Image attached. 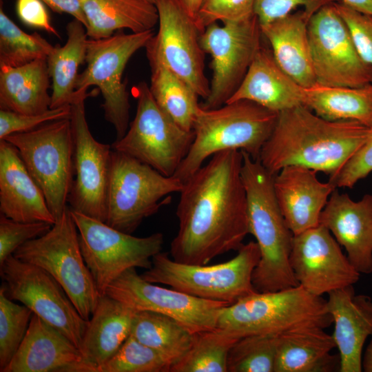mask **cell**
<instances>
[{
    "label": "cell",
    "mask_w": 372,
    "mask_h": 372,
    "mask_svg": "<svg viewBox=\"0 0 372 372\" xmlns=\"http://www.w3.org/2000/svg\"><path fill=\"white\" fill-rule=\"evenodd\" d=\"M260 258V249L254 241L243 244L231 260L212 265L178 262L161 251L152 258V267L141 276L152 283L231 304L256 291L252 276Z\"/></svg>",
    "instance_id": "obj_6"
},
{
    "label": "cell",
    "mask_w": 372,
    "mask_h": 372,
    "mask_svg": "<svg viewBox=\"0 0 372 372\" xmlns=\"http://www.w3.org/2000/svg\"><path fill=\"white\" fill-rule=\"evenodd\" d=\"M308 38L316 83L346 87L372 83V67L359 55L335 3L311 17Z\"/></svg>",
    "instance_id": "obj_16"
},
{
    "label": "cell",
    "mask_w": 372,
    "mask_h": 372,
    "mask_svg": "<svg viewBox=\"0 0 372 372\" xmlns=\"http://www.w3.org/2000/svg\"><path fill=\"white\" fill-rule=\"evenodd\" d=\"M289 259L298 285L317 296L353 285L360 279L339 243L320 224L293 235Z\"/></svg>",
    "instance_id": "obj_19"
},
{
    "label": "cell",
    "mask_w": 372,
    "mask_h": 372,
    "mask_svg": "<svg viewBox=\"0 0 372 372\" xmlns=\"http://www.w3.org/2000/svg\"><path fill=\"white\" fill-rule=\"evenodd\" d=\"M52 225L19 222L0 214V266L25 242L46 234Z\"/></svg>",
    "instance_id": "obj_41"
},
{
    "label": "cell",
    "mask_w": 372,
    "mask_h": 372,
    "mask_svg": "<svg viewBox=\"0 0 372 372\" xmlns=\"http://www.w3.org/2000/svg\"><path fill=\"white\" fill-rule=\"evenodd\" d=\"M105 294L136 311L167 316L192 333L216 329L220 310L230 304L156 285L144 280L136 268L123 272L107 287Z\"/></svg>",
    "instance_id": "obj_18"
},
{
    "label": "cell",
    "mask_w": 372,
    "mask_h": 372,
    "mask_svg": "<svg viewBox=\"0 0 372 372\" xmlns=\"http://www.w3.org/2000/svg\"><path fill=\"white\" fill-rule=\"evenodd\" d=\"M280 335H251L238 339L227 358V372H274Z\"/></svg>",
    "instance_id": "obj_37"
},
{
    "label": "cell",
    "mask_w": 372,
    "mask_h": 372,
    "mask_svg": "<svg viewBox=\"0 0 372 372\" xmlns=\"http://www.w3.org/2000/svg\"><path fill=\"white\" fill-rule=\"evenodd\" d=\"M16 9L19 18L25 25L42 29L61 38L58 31L51 24L48 12L41 0H17Z\"/></svg>",
    "instance_id": "obj_46"
},
{
    "label": "cell",
    "mask_w": 372,
    "mask_h": 372,
    "mask_svg": "<svg viewBox=\"0 0 372 372\" xmlns=\"http://www.w3.org/2000/svg\"><path fill=\"white\" fill-rule=\"evenodd\" d=\"M90 95L74 92L70 103L75 178L68 203L72 210L105 223L112 147L96 141L90 131L85 103Z\"/></svg>",
    "instance_id": "obj_17"
},
{
    "label": "cell",
    "mask_w": 372,
    "mask_h": 372,
    "mask_svg": "<svg viewBox=\"0 0 372 372\" xmlns=\"http://www.w3.org/2000/svg\"><path fill=\"white\" fill-rule=\"evenodd\" d=\"M303 90L279 66L271 50L261 45L240 85L227 103L248 100L279 113L302 105Z\"/></svg>",
    "instance_id": "obj_26"
},
{
    "label": "cell",
    "mask_w": 372,
    "mask_h": 372,
    "mask_svg": "<svg viewBox=\"0 0 372 372\" xmlns=\"http://www.w3.org/2000/svg\"><path fill=\"white\" fill-rule=\"evenodd\" d=\"M132 93L137 100L135 116L125 135L111 147L165 176H173L189 150L194 131L183 129L165 113L145 82L134 86Z\"/></svg>",
    "instance_id": "obj_11"
},
{
    "label": "cell",
    "mask_w": 372,
    "mask_h": 372,
    "mask_svg": "<svg viewBox=\"0 0 372 372\" xmlns=\"http://www.w3.org/2000/svg\"><path fill=\"white\" fill-rule=\"evenodd\" d=\"M54 46L38 32L28 34L0 8V66L19 67L46 59Z\"/></svg>",
    "instance_id": "obj_36"
},
{
    "label": "cell",
    "mask_w": 372,
    "mask_h": 372,
    "mask_svg": "<svg viewBox=\"0 0 372 372\" xmlns=\"http://www.w3.org/2000/svg\"><path fill=\"white\" fill-rule=\"evenodd\" d=\"M260 23L254 14L245 20L208 25L200 41L210 54L212 77L208 96L200 106L214 109L227 103L243 80L262 45Z\"/></svg>",
    "instance_id": "obj_13"
},
{
    "label": "cell",
    "mask_w": 372,
    "mask_h": 372,
    "mask_svg": "<svg viewBox=\"0 0 372 372\" xmlns=\"http://www.w3.org/2000/svg\"><path fill=\"white\" fill-rule=\"evenodd\" d=\"M13 256L48 272L64 289L82 318L90 319L101 295L82 255L70 207L46 234L25 242Z\"/></svg>",
    "instance_id": "obj_7"
},
{
    "label": "cell",
    "mask_w": 372,
    "mask_h": 372,
    "mask_svg": "<svg viewBox=\"0 0 372 372\" xmlns=\"http://www.w3.org/2000/svg\"><path fill=\"white\" fill-rule=\"evenodd\" d=\"M145 1H148L149 3H154V4L155 3V0H145Z\"/></svg>",
    "instance_id": "obj_51"
},
{
    "label": "cell",
    "mask_w": 372,
    "mask_h": 372,
    "mask_svg": "<svg viewBox=\"0 0 372 372\" xmlns=\"http://www.w3.org/2000/svg\"><path fill=\"white\" fill-rule=\"evenodd\" d=\"M170 369L171 364L161 354L130 335L96 372H170Z\"/></svg>",
    "instance_id": "obj_39"
},
{
    "label": "cell",
    "mask_w": 372,
    "mask_h": 372,
    "mask_svg": "<svg viewBox=\"0 0 372 372\" xmlns=\"http://www.w3.org/2000/svg\"><path fill=\"white\" fill-rule=\"evenodd\" d=\"M372 172V127L364 143L329 182L336 188H352L360 180Z\"/></svg>",
    "instance_id": "obj_45"
},
{
    "label": "cell",
    "mask_w": 372,
    "mask_h": 372,
    "mask_svg": "<svg viewBox=\"0 0 372 372\" xmlns=\"http://www.w3.org/2000/svg\"><path fill=\"white\" fill-rule=\"evenodd\" d=\"M67 41L56 45L46 59L52 82L50 108L70 105L79 66L85 62L87 35L84 25L74 19L66 26Z\"/></svg>",
    "instance_id": "obj_32"
},
{
    "label": "cell",
    "mask_w": 372,
    "mask_h": 372,
    "mask_svg": "<svg viewBox=\"0 0 372 372\" xmlns=\"http://www.w3.org/2000/svg\"><path fill=\"white\" fill-rule=\"evenodd\" d=\"M310 18L302 10L260 25L277 63L304 88L316 83L308 38Z\"/></svg>",
    "instance_id": "obj_27"
},
{
    "label": "cell",
    "mask_w": 372,
    "mask_h": 372,
    "mask_svg": "<svg viewBox=\"0 0 372 372\" xmlns=\"http://www.w3.org/2000/svg\"><path fill=\"white\" fill-rule=\"evenodd\" d=\"M316 171L298 165L287 166L273 177L276 198L293 235L319 225L320 216L331 193L330 182H320Z\"/></svg>",
    "instance_id": "obj_22"
},
{
    "label": "cell",
    "mask_w": 372,
    "mask_h": 372,
    "mask_svg": "<svg viewBox=\"0 0 372 372\" xmlns=\"http://www.w3.org/2000/svg\"><path fill=\"white\" fill-rule=\"evenodd\" d=\"M339 1L353 10L372 15V0H339Z\"/></svg>",
    "instance_id": "obj_48"
},
{
    "label": "cell",
    "mask_w": 372,
    "mask_h": 372,
    "mask_svg": "<svg viewBox=\"0 0 372 372\" xmlns=\"http://www.w3.org/2000/svg\"><path fill=\"white\" fill-rule=\"evenodd\" d=\"M238 340L219 328L194 333L189 350L170 372H227L228 354Z\"/></svg>",
    "instance_id": "obj_35"
},
{
    "label": "cell",
    "mask_w": 372,
    "mask_h": 372,
    "mask_svg": "<svg viewBox=\"0 0 372 372\" xmlns=\"http://www.w3.org/2000/svg\"><path fill=\"white\" fill-rule=\"evenodd\" d=\"M302 105L330 121H354L372 127V83L360 87H304Z\"/></svg>",
    "instance_id": "obj_31"
},
{
    "label": "cell",
    "mask_w": 372,
    "mask_h": 372,
    "mask_svg": "<svg viewBox=\"0 0 372 372\" xmlns=\"http://www.w3.org/2000/svg\"><path fill=\"white\" fill-rule=\"evenodd\" d=\"M327 296V309L334 324L331 335L339 351V371L361 372L364 345L372 335V298L355 294L353 285Z\"/></svg>",
    "instance_id": "obj_21"
},
{
    "label": "cell",
    "mask_w": 372,
    "mask_h": 372,
    "mask_svg": "<svg viewBox=\"0 0 372 372\" xmlns=\"http://www.w3.org/2000/svg\"><path fill=\"white\" fill-rule=\"evenodd\" d=\"M335 6L349 28L359 55L372 67V15L353 10L340 2L335 3Z\"/></svg>",
    "instance_id": "obj_43"
},
{
    "label": "cell",
    "mask_w": 372,
    "mask_h": 372,
    "mask_svg": "<svg viewBox=\"0 0 372 372\" xmlns=\"http://www.w3.org/2000/svg\"><path fill=\"white\" fill-rule=\"evenodd\" d=\"M362 357V371L372 372V335Z\"/></svg>",
    "instance_id": "obj_49"
},
{
    "label": "cell",
    "mask_w": 372,
    "mask_h": 372,
    "mask_svg": "<svg viewBox=\"0 0 372 372\" xmlns=\"http://www.w3.org/2000/svg\"><path fill=\"white\" fill-rule=\"evenodd\" d=\"M151 68L150 92L158 105L177 125L192 131L200 105L199 96L182 79L162 63L149 61Z\"/></svg>",
    "instance_id": "obj_34"
},
{
    "label": "cell",
    "mask_w": 372,
    "mask_h": 372,
    "mask_svg": "<svg viewBox=\"0 0 372 372\" xmlns=\"http://www.w3.org/2000/svg\"><path fill=\"white\" fill-rule=\"evenodd\" d=\"M340 2L339 0H255L254 14L260 25L284 17L298 7L310 17L323 6Z\"/></svg>",
    "instance_id": "obj_44"
},
{
    "label": "cell",
    "mask_w": 372,
    "mask_h": 372,
    "mask_svg": "<svg viewBox=\"0 0 372 372\" xmlns=\"http://www.w3.org/2000/svg\"><path fill=\"white\" fill-rule=\"evenodd\" d=\"M158 30L146 46L149 61L159 62L205 99L210 83L205 73L200 31L181 0H155Z\"/></svg>",
    "instance_id": "obj_14"
},
{
    "label": "cell",
    "mask_w": 372,
    "mask_h": 372,
    "mask_svg": "<svg viewBox=\"0 0 372 372\" xmlns=\"http://www.w3.org/2000/svg\"><path fill=\"white\" fill-rule=\"evenodd\" d=\"M136 310L104 294L88 320L79 350L76 372H96L130 335Z\"/></svg>",
    "instance_id": "obj_25"
},
{
    "label": "cell",
    "mask_w": 372,
    "mask_h": 372,
    "mask_svg": "<svg viewBox=\"0 0 372 372\" xmlns=\"http://www.w3.org/2000/svg\"><path fill=\"white\" fill-rule=\"evenodd\" d=\"M70 210L78 229L82 255L101 296L126 270L149 269L151 259L161 251L164 242L161 233L136 237Z\"/></svg>",
    "instance_id": "obj_12"
},
{
    "label": "cell",
    "mask_w": 372,
    "mask_h": 372,
    "mask_svg": "<svg viewBox=\"0 0 372 372\" xmlns=\"http://www.w3.org/2000/svg\"><path fill=\"white\" fill-rule=\"evenodd\" d=\"M71 105H66L37 114H24L0 110V139L15 133L32 130L46 123L70 118Z\"/></svg>",
    "instance_id": "obj_42"
},
{
    "label": "cell",
    "mask_w": 372,
    "mask_h": 372,
    "mask_svg": "<svg viewBox=\"0 0 372 372\" xmlns=\"http://www.w3.org/2000/svg\"><path fill=\"white\" fill-rule=\"evenodd\" d=\"M183 183L124 153L112 151L105 223L127 234L169 203Z\"/></svg>",
    "instance_id": "obj_8"
},
{
    "label": "cell",
    "mask_w": 372,
    "mask_h": 372,
    "mask_svg": "<svg viewBox=\"0 0 372 372\" xmlns=\"http://www.w3.org/2000/svg\"><path fill=\"white\" fill-rule=\"evenodd\" d=\"M255 0H203L195 17L202 33L210 24L247 19L254 15Z\"/></svg>",
    "instance_id": "obj_40"
},
{
    "label": "cell",
    "mask_w": 372,
    "mask_h": 372,
    "mask_svg": "<svg viewBox=\"0 0 372 372\" xmlns=\"http://www.w3.org/2000/svg\"><path fill=\"white\" fill-rule=\"evenodd\" d=\"M33 312L24 304L14 303L0 289V371L8 365L19 348Z\"/></svg>",
    "instance_id": "obj_38"
},
{
    "label": "cell",
    "mask_w": 372,
    "mask_h": 372,
    "mask_svg": "<svg viewBox=\"0 0 372 372\" xmlns=\"http://www.w3.org/2000/svg\"><path fill=\"white\" fill-rule=\"evenodd\" d=\"M57 13H67L87 26V19L81 0H41Z\"/></svg>",
    "instance_id": "obj_47"
},
{
    "label": "cell",
    "mask_w": 372,
    "mask_h": 372,
    "mask_svg": "<svg viewBox=\"0 0 372 372\" xmlns=\"http://www.w3.org/2000/svg\"><path fill=\"white\" fill-rule=\"evenodd\" d=\"M6 293L30 309L79 349L88 320L79 313L62 286L48 272L13 254L0 266Z\"/></svg>",
    "instance_id": "obj_15"
},
{
    "label": "cell",
    "mask_w": 372,
    "mask_h": 372,
    "mask_svg": "<svg viewBox=\"0 0 372 372\" xmlns=\"http://www.w3.org/2000/svg\"><path fill=\"white\" fill-rule=\"evenodd\" d=\"M189 14L195 19L203 0H181Z\"/></svg>",
    "instance_id": "obj_50"
},
{
    "label": "cell",
    "mask_w": 372,
    "mask_h": 372,
    "mask_svg": "<svg viewBox=\"0 0 372 372\" xmlns=\"http://www.w3.org/2000/svg\"><path fill=\"white\" fill-rule=\"evenodd\" d=\"M50 81L46 59L0 66V109L24 114L45 112L51 104Z\"/></svg>",
    "instance_id": "obj_29"
},
{
    "label": "cell",
    "mask_w": 372,
    "mask_h": 372,
    "mask_svg": "<svg viewBox=\"0 0 372 372\" xmlns=\"http://www.w3.org/2000/svg\"><path fill=\"white\" fill-rule=\"evenodd\" d=\"M242 179L246 191L249 234L258 245L260 258L252 276L257 292L296 287L290 264L293 234L278 204L273 177L260 163L242 151Z\"/></svg>",
    "instance_id": "obj_3"
},
{
    "label": "cell",
    "mask_w": 372,
    "mask_h": 372,
    "mask_svg": "<svg viewBox=\"0 0 372 372\" xmlns=\"http://www.w3.org/2000/svg\"><path fill=\"white\" fill-rule=\"evenodd\" d=\"M194 333L174 319L149 311H136L130 331L140 342L161 354L171 367L187 352Z\"/></svg>",
    "instance_id": "obj_33"
},
{
    "label": "cell",
    "mask_w": 372,
    "mask_h": 372,
    "mask_svg": "<svg viewBox=\"0 0 372 372\" xmlns=\"http://www.w3.org/2000/svg\"><path fill=\"white\" fill-rule=\"evenodd\" d=\"M0 211L19 222H45L52 225L56 222L18 150L5 139H0Z\"/></svg>",
    "instance_id": "obj_23"
},
{
    "label": "cell",
    "mask_w": 372,
    "mask_h": 372,
    "mask_svg": "<svg viewBox=\"0 0 372 372\" xmlns=\"http://www.w3.org/2000/svg\"><path fill=\"white\" fill-rule=\"evenodd\" d=\"M87 19L90 39H105L116 31L129 29L132 32L153 30L158 23L155 4L145 0H81Z\"/></svg>",
    "instance_id": "obj_30"
},
{
    "label": "cell",
    "mask_w": 372,
    "mask_h": 372,
    "mask_svg": "<svg viewBox=\"0 0 372 372\" xmlns=\"http://www.w3.org/2000/svg\"><path fill=\"white\" fill-rule=\"evenodd\" d=\"M81 358L68 338L33 313L19 348L2 372H76Z\"/></svg>",
    "instance_id": "obj_24"
},
{
    "label": "cell",
    "mask_w": 372,
    "mask_h": 372,
    "mask_svg": "<svg viewBox=\"0 0 372 372\" xmlns=\"http://www.w3.org/2000/svg\"><path fill=\"white\" fill-rule=\"evenodd\" d=\"M371 127L325 120L300 105L278 113L259 161L273 175L290 165L335 175L368 138Z\"/></svg>",
    "instance_id": "obj_2"
},
{
    "label": "cell",
    "mask_w": 372,
    "mask_h": 372,
    "mask_svg": "<svg viewBox=\"0 0 372 372\" xmlns=\"http://www.w3.org/2000/svg\"><path fill=\"white\" fill-rule=\"evenodd\" d=\"M3 139L18 150L56 220L68 207L74 182V138L70 118L46 123Z\"/></svg>",
    "instance_id": "obj_9"
},
{
    "label": "cell",
    "mask_w": 372,
    "mask_h": 372,
    "mask_svg": "<svg viewBox=\"0 0 372 372\" xmlns=\"http://www.w3.org/2000/svg\"><path fill=\"white\" fill-rule=\"evenodd\" d=\"M325 329L316 327L279 336L274 372H329L340 369L331 353L335 344Z\"/></svg>",
    "instance_id": "obj_28"
},
{
    "label": "cell",
    "mask_w": 372,
    "mask_h": 372,
    "mask_svg": "<svg viewBox=\"0 0 372 372\" xmlns=\"http://www.w3.org/2000/svg\"><path fill=\"white\" fill-rule=\"evenodd\" d=\"M242 163L240 150L218 152L183 183L170 247L174 260L206 265L243 245L249 227Z\"/></svg>",
    "instance_id": "obj_1"
},
{
    "label": "cell",
    "mask_w": 372,
    "mask_h": 372,
    "mask_svg": "<svg viewBox=\"0 0 372 372\" xmlns=\"http://www.w3.org/2000/svg\"><path fill=\"white\" fill-rule=\"evenodd\" d=\"M154 35L153 30L130 34L120 31L107 38L87 40L86 67L78 75L75 92H87L92 85L99 88L104 99L105 118L114 127L116 140L129 126L130 94L123 81V72L133 54Z\"/></svg>",
    "instance_id": "obj_10"
},
{
    "label": "cell",
    "mask_w": 372,
    "mask_h": 372,
    "mask_svg": "<svg viewBox=\"0 0 372 372\" xmlns=\"http://www.w3.org/2000/svg\"><path fill=\"white\" fill-rule=\"evenodd\" d=\"M333 324L326 300L298 285L272 292H254L223 307L217 328L237 339L251 335H280Z\"/></svg>",
    "instance_id": "obj_5"
},
{
    "label": "cell",
    "mask_w": 372,
    "mask_h": 372,
    "mask_svg": "<svg viewBox=\"0 0 372 372\" xmlns=\"http://www.w3.org/2000/svg\"><path fill=\"white\" fill-rule=\"evenodd\" d=\"M278 114L248 100L227 103L214 109L200 106L194 122V141L173 176L184 183L207 158L226 150L243 151L253 159H259Z\"/></svg>",
    "instance_id": "obj_4"
},
{
    "label": "cell",
    "mask_w": 372,
    "mask_h": 372,
    "mask_svg": "<svg viewBox=\"0 0 372 372\" xmlns=\"http://www.w3.org/2000/svg\"><path fill=\"white\" fill-rule=\"evenodd\" d=\"M347 256L361 274L372 273V195L354 201L337 188L331 193L320 216Z\"/></svg>",
    "instance_id": "obj_20"
}]
</instances>
